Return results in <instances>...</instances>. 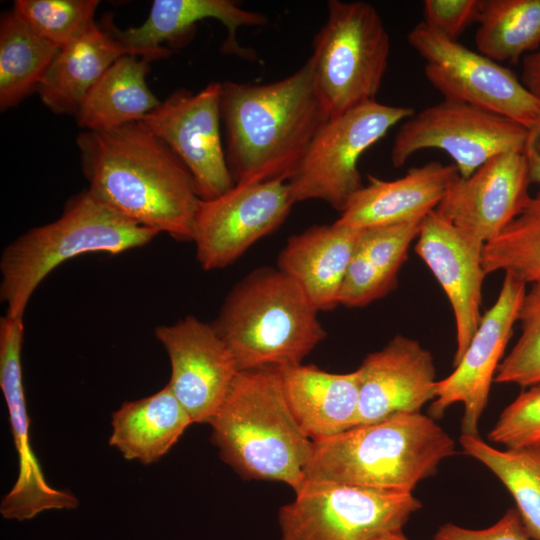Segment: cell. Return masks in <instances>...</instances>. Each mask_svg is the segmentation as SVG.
Instances as JSON below:
<instances>
[{
  "mask_svg": "<svg viewBox=\"0 0 540 540\" xmlns=\"http://www.w3.org/2000/svg\"><path fill=\"white\" fill-rule=\"evenodd\" d=\"M414 113L409 106L373 100L329 118L287 180L295 204L318 199L342 212L363 186L358 168L363 153Z\"/></svg>",
  "mask_w": 540,
  "mask_h": 540,
  "instance_id": "9",
  "label": "cell"
},
{
  "mask_svg": "<svg viewBox=\"0 0 540 540\" xmlns=\"http://www.w3.org/2000/svg\"><path fill=\"white\" fill-rule=\"evenodd\" d=\"M147 59L124 55L117 59L83 99L76 118L87 131L113 129L137 122L161 101L146 82Z\"/></svg>",
  "mask_w": 540,
  "mask_h": 540,
  "instance_id": "27",
  "label": "cell"
},
{
  "mask_svg": "<svg viewBox=\"0 0 540 540\" xmlns=\"http://www.w3.org/2000/svg\"><path fill=\"white\" fill-rule=\"evenodd\" d=\"M424 60V74L444 100L466 103L507 117L526 129L540 123V100L510 69L423 21L407 35Z\"/></svg>",
  "mask_w": 540,
  "mask_h": 540,
  "instance_id": "10",
  "label": "cell"
},
{
  "mask_svg": "<svg viewBox=\"0 0 540 540\" xmlns=\"http://www.w3.org/2000/svg\"><path fill=\"white\" fill-rule=\"evenodd\" d=\"M380 540H410L409 538H407L403 532H400V533H396V534H392V535H389V536H386Z\"/></svg>",
  "mask_w": 540,
  "mask_h": 540,
  "instance_id": "39",
  "label": "cell"
},
{
  "mask_svg": "<svg viewBox=\"0 0 540 540\" xmlns=\"http://www.w3.org/2000/svg\"><path fill=\"white\" fill-rule=\"evenodd\" d=\"M482 0H425L423 22L434 31L451 39L458 37L478 22Z\"/></svg>",
  "mask_w": 540,
  "mask_h": 540,
  "instance_id": "35",
  "label": "cell"
},
{
  "mask_svg": "<svg viewBox=\"0 0 540 540\" xmlns=\"http://www.w3.org/2000/svg\"><path fill=\"white\" fill-rule=\"evenodd\" d=\"M486 274L502 271L540 287V191L482 254Z\"/></svg>",
  "mask_w": 540,
  "mask_h": 540,
  "instance_id": "31",
  "label": "cell"
},
{
  "mask_svg": "<svg viewBox=\"0 0 540 540\" xmlns=\"http://www.w3.org/2000/svg\"><path fill=\"white\" fill-rule=\"evenodd\" d=\"M363 229L334 222L288 238L277 268L295 281L318 311L340 305L342 284Z\"/></svg>",
  "mask_w": 540,
  "mask_h": 540,
  "instance_id": "22",
  "label": "cell"
},
{
  "mask_svg": "<svg viewBox=\"0 0 540 540\" xmlns=\"http://www.w3.org/2000/svg\"><path fill=\"white\" fill-rule=\"evenodd\" d=\"M295 204L287 181L236 184L201 200L193 231L196 258L204 270L222 269L277 230Z\"/></svg>",
  "mask_w": 540,
  "mask_h": 540,
  "instance_id": "12",
  "label": "cell"
},
{
  "mask_svg": "<svg viewBox=\"0 0 540 540\" xmlns=\"http://www.w3.org/2000/svg\"><path fill=\"white\" fill-rule=\"evenodd\" d=\"M88 190L127 219L192 241L201 203L189 170L140 122L85 131L76 141Z\"/></svg>",
  "mask_w": 540,
  "mask_h": 540,
  "instance_id": "1",
  "label": "cell"
},
{
  "mask_svg": "<svg viewBox=\"0 0 540 540\" xmlns=\"http://www.w3.org/2000/svg\"><path fill=\"white\" fill-rule=\"evenodd\" d=\"M23 318H0V387L7 405L18 456V477L3 497L0 512L6 519L23 521L51 509H73L78 500L70 492L51 487L42 472L29 437L23 372Z\"/></svg>",
  "mask_w": 540,
  "mask_h": 540,
  "instance_id": "16",
  "label": "cell"
},
{
  "mask_svg": "<svg viewBox=\"0 0 540 540\" xmlns=\"http://www.w3.org/2000/svg\"><path fill=\"white\" fill-rule=\"evenodd\" d=\"M477 23V51L516 62L540 45V0H482Z\"/></svg>",
  "mask_w": 540,
  "mask_h": 540,
  "instance_id": "30",
  "label": "cell"
},
{
  "mask_svg": "<svg viewBox=\"0 0 540 540\" xmlns=\"http://www.w3.org/2000/svg\"><path fill=\"white\" fill-rule=\"evenodd\" d=\"M154 334L169 357L167 385L193 423L209 424L240 372L227 345L195 316L157 326Z\"/></svg>",
  "mask_w": 540,
  "mask_h": 540,
  "instance_id": "15",
  "label": "cell"
},
{
  "mask_svg": "<svg viewBox=\"0 0 540 540\" xmlns=\"http://www.w3.org/2000/svg\"><path fill=\"white\" fill-rule=\"evenodd\" d=\"M454 164L431 161L394 180L369 176L350 199L338 224L366 229L423 219L459 178Z\"/></svg>",
  "mask_w": 540,
  "mask_h": 540,
  "instance_id": "20",
  "label": "cell"
},
{
  "mask_svg": "<svg viewBox=\"0 0 540 540\" xmlns=\"http://www.w3.org/2000/svg\"><path fill=\"white\" fill-rule=\"evenodd\" d=\"M488 439L505 449L540 450V384L522 391L505 407Z\"/></svg>",
  "mask_w": 540,
  "mask_h": 540,
  "instance_id": "34",
  "label": "cell"
},
{
  "mask_svg": "<svg viewBox=\"0 0 540 540\" xmlns=\"http://www.w3.org/2000/svg\"><path fill=\"white\" fill-rule=\"evenodd\" d=\"M433 540H532L526 532L515 508L508 509L493 525L483 529H469L453 523L441 525Z\"/></svg>",
  "mask_w": 540,
  "mask_h": 540,
  "instance_id": "36",
  "label": "cell"
},
{
  "mask_svg": "<svg viewBox=\"0 0 540 540\" xmlns=\"http://www.w3.org/2000/svg\"><path fill=\"white\" fill-rule=\"evenodd\" d=\"M288 406L303 432L319 441L356 425L359 399L357 369L331 373L315 365L279 368Z\"/></svg>",
  "mask_w": 540,
  "mask_h": 540,
  "instance_id": "23",
  "label": "cell"
},
{
  "mask_svg": "<svg viewBox=\"0 0 540 540\" xmlns=\"http://www.w3.org/2000/svg\"><path fill=\"white\" fill-rule=\"evenodd\" d=\"M193 423L168 385L158 392L123 403L112 414L110 446L127 460L157 462Z\"/></svg>",
  "mask_w": 540,
  "mask_h": 540,
  "instance_id": "26",
  "label": "cell"
},
{
  "mask_svg": "<svg viewBox=\"0 0 540 540\" xmlns=\"http://www.w3.org/2000/svg\"><path fill=\"white\" fill-rule=\"evenodd\" d=\"M225 155L234 184L287 181L329 119L310 59L268 83H221Z\"/></svg>",
  "mask_w": 540,
  "mask_h": 540,
  "instance_id": "2",
  "label": "cell"
},
{
  "mask_svg": "<svg viewBox=\"0 0 540 540\" xmlns=\"http://www.w3.org/2000/svg\"><path fill=\"white\" fill-rule=\"evenodd\" d=\"M124 55H135L95 24L59 48L37 87L41 101L57 114L76 115L83 99L108 68Z\"/></svg>",
  "mask_w": 540,
  "mask_h": 540,
  "instance_id": "24",
  "label": "cell"
},
{
  "mask_svg": "<svg viewBox=\"0 0 540 540\" xmlns=\"http://www.w3.org/2000/svg\"><path fill=\"white\" fill-rule=\"evenodd\" d=\"M318 310L277 267H260L227 294L213 327L239 371L301 364L326 337Z\"/></svg>",
  "mask_w": 540,
  "mask_h": 540,
  "instance_id": "5",
  "label": "cell"
},
{
  "mask_svg": "<svg viewBox=\"0 0 540 540\" xmlns=\"http://www.w3.org/2000/svg\"><path fill=\"white\" fill-rule=\"evenodd\" d=\"M59 48L14 12L0 21V108L7 110L36 90Z\"/></svg>",
  "mask_w": 540,
  "mask_h": 540,
  "instance_id": "28",
  "label": "cell"
},
{
  "mask_svg": "<svg viewBox=\"0 0 540 540\" xmlns=\"http://www.w3.org/2000/svg\"><path fill=\"white\" fill-rule=\"evenodd\" d=\"M526 283L505 273L495 303L481 316L478 328L454 371L437 382L428 415L443 417L447 409L463 404L461 435L479 436V422L488 404L491 384L512 336L526 294Z\"/></svg>",
  "mask_w": 540,
  "mask_h": 540,
  "instance_id": "14",
  "label": "cell"
},
{
  "mask_svg": "<svg viewBox=\"0 0 540 540\" xmlns=\"http://www.w3.org/2000/svg\"><path fill=\"white\" fill-rule=\"evenodd\" d=\"M523 153L530 182L540 184V123L528 130Z\"/></svg>",
  "mask_w": 540,
  "mask_h": 540,
  "instance_id": "37",
  "label": "cell"
},
{
  "mask_svg": "<svg viewBox=\"0 0 540 540\" xmlns=\"http://www.w3.org/2000/svg\"><path fill=\"white\" fill-rule=\"evenodd\" d=\"M521 82L540 100V51L531 52L524 57Z\"/></svg>",
  "mask_w": 540,
  "mask_h": 540,
  "instance_id": "38",
  "label": "cell"
},
{
  "mask_svg": "<svg viewBox=\"0 0 540 540\" xmlns=\"http://www.w3.org/2000/svg\"><path fill=\"white\" fill-rule=\"evenodd\" d=\"M209 425L220 457L243 479L282 482L294 492L304 484L313 441L288 406L279 368L240 371Z\"/></svg>",
  "mask_w": 540,
  "mask_h": 540,
  "instance_id": "3",
  "label": "cell"
},
{
  "mask_svg": "<svg viewBox=\"0 0 540 540\" xmlns=\"http://www.w3.org/2000/svg\"><path fill=\"white\" fill-rule=\"evenodd\" d=\"M97 0H17L13 12L43 39L61 48L95 25Z\"/></svg>",
  "mask_w": 540,
  "mask_h": 540,
  "instance_id": "32",
  "label": "cell"
},
{
  "mask_svg": "<svg viewBox=\"0 0 540 540\" xmlns=\"http://www.w3.org/2000/svg\"><path fill=\"white\" fill-rule=\"evenodd\" d=\"M484 245L433 210L423 218L414 247L451 304L456 330L454 366L482 316V286L487 275L482 263Z\"/></svg>",
  "mask_w": 540,
  "mask_h": 540,
  "instance_id": "18",
  "label": "cell"
},
{
  "mask_svg": "<svg viewBox=\"0 0 540 540\" xmlns=\"http://www.w3.org/2000/svg\"><path fill=\"white\" fill-rule=\"evenodd\" d=\"M527 133L528 129L507 117L443 99L402 122L390 160L399 168L419 151L442 150L451 157L460 177L467 178L499 154L523 151Z\"/></svg>",
  "mask_w": 540,
  "mask_h": 540,
  "instance_id": "11",
  "label": "cell"
},
{
  "mask_svg": "<svg viewBox=\"0 0 540 540\" xmlns=\"http://www.w3.org/2000/svg\"><path fill=\"white\" fill-rule=\"evenodd\" d=\"M421 508L413 492L306 480L278 522L282 540H380Z\"/></svg>",
  "mask_w": 540,
  "mask_h": 540,
  "instance_id": "8",
  "label": "cell"
},
{
  "mask_svg": "<svg viewBox=\"0 0 540 540\" xmlns=\"http://www.w3.org/2000/svg\"><path fill=\"white\" fill-rule=\"evenodd\" d=\"M459 442L466 455L486 466L507 488L529 537L540 540V450H500L471 435H461Z\"/></svg>",
  "mask_w": 540,
  "mask_h": 540,
  "instance_id": "29",
  "label": "cell"
},
{
  "mask_svg": "<svg viewBox=\"0 0 540 540\" xmlns=\"http://www.w3.org/2000/svg\"><path fill=\"white\" fill-rule=\"evenodd\" d=\"M422 220L363 229L342 284L340 305L363 307L396 287Z\"/></svg>",
  "mask_w": 540,
  "mask_h": 540,
  "instance_id": "25",
  "label": "cell"
},
{
  "mask_svg": "<svg viewBox=\"0 0 540 540\" xmlns=\"http://www.w3.org/2000/svg\"><path fill=\"white\" fill-rule=\"evenodd\" d=\"M521 335L502 359L494 381L522 387L540 384V287L532 286L521 303Z\"/></svg>",
  "mask_w": 540,
  "mask_h": 540,
  "instance_id": "33",
  "label": "cell"
},
{
  "mask_svg": "<svg viewBox=\"0 0 540 540\" xmlns=\"http://www.w3.org/2000/svg\"><path fill=\"white\" fill-rule=\"evenodd\" d=\"M207 18L218 20L227 30L222 50L246 59L253 53L239 45L237 30L268 22L262 13L245 10L230 0H154L140 26L120 30L107 21L105 29L135 55L151 60L169 56L171 51L161 44L189 36L196 23Z\"/></svg>",
  "mask_w": 540,
  "mask_h": 540,
  "instance_id": "21",
  "label": "cell"
},
{
  "mask_svg": "<svg viewBox=\"0 0 540 540\" xmlns=\"http://www.w3.org/2000/svg\"><path fill=\"white\" fill-rule=\"evenodd\" d=\"M221 83H209L193 93H171L140 122L183 162L202 200L216 198L234 187L220 124Z\"/></svg>",
  "mask_w": 540,
  "mask_h": 540,
  "instance_id": "13",
  "label": "cell"
},
{
  "mask_svg": "<svg viewBox=\"0 0 540 540\" xmlns=\"http://www.w3.org/2000/svg\"><path fill=\"white\" fill-rule=\"evenodd\" d=\"M357 371L355 426L421 413L436 396L438 381L431 352L403 335L394 336L382 349L368 354Z\"/></svg>",
  "mask_w": 540,
  "mask_h": 540,
  "instance_id": "19",
  "label": "cell"
},
{
  "mask_svg": "<svg viewBox=\"0 0 540 540\" xmlns=\"http://www.w3.org/2000/svg\"><path fill=\"white\" fill-rule=\"evenodd\" d=\"M158 234L120 215L88 189L80 192L58 219L26 231L3 249L0 298L6 314L23 318L40 283L65 261L91 253L117 255Z\"/></svg>",
  "mask_w": 540,
  "mask_h": 540,
  "instance_id": "6",
  "label": "cell"
},
{
  "mask_svg": "<svg viewBox=\"0 0 540 540\" xmlns=\"http://www.w3.org/2000/svg\"><path fill=\"white\" fill-rule=\"evenodd\" d=\"M327 18L315 35V89L329 118L376 100L390 55V36L370 3L329 0Z\"/></svg>",
  "mask_w": 540,
  "mask_h": 540,
  "instance_id": "7",
  "label": "cell"
},
{
  "mask_svg": "<svg viewBox=\"0 0 540 540\" xmlns=\"http://www.w3.org/2000/svg\"><path fill=\"white\" fill-rule=\"evenodd\" d=\"M455 454L453 438L435 419L400 414L313 441L305 481L413 492Z\"/></svg>",
  "mask_w": 540,
  "mask_h": 540,
  "instance_id": "4",
  "label": "cell"
},
{
  "mask_svg": "<svg viewBox=\"0 0 540 540\" xmlns=\"http://www.w3.org/2000/svg\"><path fill=\"white\" fill-rule=\"evenodd\" d=\"M530 177L523 151L499 154L459 178L435 209L483 244L496 238L525 208Z\"/></svg>",
  "mask_w": 540,
  "mask_h": 540,
  "instance_id": "17",
  "label": "cell"
}]
</instances>
